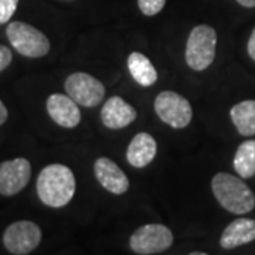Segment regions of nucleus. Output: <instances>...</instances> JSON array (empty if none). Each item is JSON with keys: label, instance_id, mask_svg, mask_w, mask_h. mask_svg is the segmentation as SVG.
<instances>
[{"label": "nucleus", "instance_id": "1", "mask_svg": "<svg viewBox=\"0 0 255 255\" xmlns=\"http://www.w3.org/2000/svg\"><path fill=\"white\" fill-rule=\"evenodd\" d=\"M37 193L48 207L60 209L67 206L75 193L73 170L60 163L46 166L37 177Z\"/></svg>", "mask_w": 255, "mask_h": 255}, {"label": "nucleus", "instance_id": "2", "mask_svg": "<svg viewBox=\"0 0 255 255\" xmlns=\"http://www.w3.org/2000/svg\"><path fill=\"white\" fill-rule=\"evenodd\" d=\"M216 200L233 214H247L255 207V196L240 177L230 173H217L211 180Z\"/></svg>", "mask_w": 255, "mask_h": 255}, {"label": "nucleus", "instance_id": "3", "mask_svg": "<svg viewBox=\"0 0 255 255\" xmlns=\"http://www.w3.org/2000/svg\"><path fill=\"white\" fill-rule=\"evenodd\" d=\"M216 47H217V33L216 30L207 26L200 24L196 26L190 31L186 46V63L194 71H203L209 68L216 57Z\"/></svg>", "mask_w": 255, "mask_h": 255}, {"label": "nucleus", "instance_id": "4", "mask_svg": "<svg viewBox=\"0 0 255 255\" xmlns=\"http://www.w3.org/2000/svg\"><path fill=\"white\" fill-rule=\"evenodd\" d=\"M6 34L13 48L28 58H40L48 54L50 41L44 33L23 21H13L6 28Z\"/></svg>", "mask_w": 255, "mask_h": 255}, {"label": "nucleus", "instance_id": "5", "mask_svg": "<svg viewBox=\"0 0 255 255\" xmlns=\"http://www.w3.org/2000/svg\"><path fill=\"white\" fill-rule=\"evenodd\" d=\"M173 244V234L163 224H146L130 236L129 246L135 254H160Z\"/></svg>", "mask_w": 255, "mask_h": 255}, {"label": "nucleus", "instance_id": "6", "mask_svg": "<svg viewBox=\"0 0 255 255\" xmlns=\"http://www.w3.org/2000/svg\"><path fill=\"white\" fill-rule=\"evenodd\" d=\"M155 111L160 121L174 129L186 128L193 118L190 102L173 91H163L156 97Z\"/></svg>", "mask_w": 255, "mask_h": 255}, {"label": "nucleus", "instance_id": "7", "mask_svg": "<svg viewBox=\"0 0 255 255\" xmlns=\"http://www.w3.org/2000/svg\"><path fill=\"white\" fill-rule=\"evenodd\" d=\"M65 91L78 105L92 108L100 105L105 97L104 84L85 73H74L65 80Z\"/></svg>", "mask_w": 255, "mask_h": 255}, {"label": "nucleus", "instance_id": "8", "mask_svg": "<svg viewBox=\"0 0 255 255\" xmlns=\"http://www.w3.org/2000/svg\"><path fill=\"white\" fill-rule=\"evenodd\" d=\"M41 241V230L33 221H16L6 228L3 244L14 255L30 254Z\"/></svg>", "mask_w": 255, "mask_h": 255}, {"label": "nucleus", "instance_id": "9", "mask_svg": "<svg viewBox=\"0 0 255 255\" xmlns=\"http://www.w3.org/2000/svg\"><path fill=\"white\" fill-rule=\"evenodd\" d=\"M31 164L24 157L4 160L0 163V194L14 196L27 186Z\"/></svg>", "mask_w": 255, "mask_h": 255}, {"label": "nucleus", "instance_id": "10", "mask_svg": "<svg viewBox=\"0 0 255 255\" xmlns=\"http://www.w3.org/2000/svg\"><path fill=\"white\" fill-rule=\"evenodd\" d=\"M47 112L57 125L63 128H75L81 122L78 104L67 94H53L47 100Z\"/></svg>", "mask_w": 255, "mask_h": 255}, {"label": "nucleus", "instance_id": "11", "mask_svg": "<svg viewBox=\"0 0 255 255\" xmlns=\"http://www.w3.org/2000/svg\"><path fill=\"white\" fill-rule=\"evenodd\" d=\"M94 173L101 186L112 194H124L129 189V179L124 170L108 157H100L94 164Z\"/></svg>", "mask_w": 255, "mask_h": 255}, {"label": "nucleus", "instance_id": "12", "mask_svg": "<svg viewBox=\"0 0 255 255\" xmlns=\"http://www.w3.org/2000/svg\"><path fill=\"white\" fill-rule=\"evenodd\" d=\"M136 119V110L121 97H111L102 107L101 121L110 129H122Z\"/></svg>", "mask_w": 255, "mask_h": 255}, {"label": "nucleus", "instance_id": "13", "mask_svg": "<svg viewBox=\"0 0 255 255\" xmlns=\"http://www.w3.org/2000/svg\"><path fill=\"white\" fill-rule=\"evenodd\" d=\"M157 152V143L155 137L146 132H140L130 140L128 146L127 159L130 166L142 169L155 159Z\"/></svg>", "mask_w": 255, "mask_h": 255}, {"label": "nucleus", "instance_id": "14", "mask_svg": "<svg viewBox=\"0 0 255 255\" xmlns=\"http://www.w3.org/2000/svg\"><path fill=\"white\" fill-rule=\"evenodd\" d=\"M255 240V220L241 219L234 220L228 224L223 236L220 238V246L224 250H234L237 247L246 246Z\"/></svg>", "mask_w": 255, "mask_h": 255}, {"label": "nucleus", "instance_id": "15", "mask_svg": "<svg viewBox=\"0 0 255 255\" xmlns=\"http://www.w3.org/2000/svg\"><path fill=\"white\" fill-rule=\"evenodd\" d=\"M128 68L132 78L140 87H152L157 81V71L150 60L142 53H130L128 57Z\"/></svg>", "mask_w": 255, "mask_h": 255}, {"label": "nucleus", "instance_id": "16", "mask_svg": "<svg viewBox=\"0 0 255 255\" xmlns=\"http://www.w3.org/2000/svg\"><path fill=\"white\" fill-rule=\"evenodd\" d=\"M230 117L236 125L240 135L253 136L255 135V101L248 100L238 102L230 111Z\"/></svg>", "mask_w": 255, "mask_h": 255}, {"label": "nucleus", "instance_id": "17", "mask_svg": "<svg viewBox=\"0 0 255 255\" xmlns=\"http://www.w3.org/2000/svg\"><path fill=\"white\" fill-rule=\"evenodd\" d=\"M234 170L243 179H250L255 174V139H248L238 146L234 156Z\"/></svg>", "mask_w": 255, "mask_h": 255}, {"label": "nucleus", "instance_id": "18", "mask_svg": "<svg viewBox=\"0 0 255 255\" xmlns=\"http://www.w3.org/2000/svg\"><path fill=\"white\" fill-rule=\"evenodd\" d=\"M166 0H137V6L145 16H155L162 11Z\"/></svg>", "mask_w": 255, "mask_h": 255}, {"label": "nucleus", "instance_id": "19", "mask_svg": "<svg viewBox=\"0 0 255 255\" xmlns=\"http://www.w3.org/2000/svg\"><path fill=\"white\" fill-rule=\"evenodd\" d=\"M18 0H0V24L7 23L17 9Z\"/></svg>", "mask_w": 255, "mask_h": 255}, {"label": "nucleus", "instance_id": "20", "mask_svg": "<svg viewBox=\"0 0 255 255\" xmlns=\"http://www.w3.org/2000/svg\"><path fill=\"white\" fill-rule=\"evenodd\" d=\"M11 60H13V55H11L9 47L0 44V73L9 67Z\"/></svg>", "mask_w": 255, "mask_h": 255}, {"label": "nucleus", "instance_id": "21", "mask_svg": "<svg viewBox=\"0 0 255 255\" xmlns=\"http://www.w3.org/2000/svg\"><path fill=\"white\" fill-rule=\"evenodd\" d=\"M247 48H248V54H250V57L255 61V28L254 31H253V34H251V37H250V40H248V46H247Z\"/></svg>", "mask_w": 255, "mask_h": 255}, {"label": "nucleus", "instance_id": "22", "mask_svg": "<svg viewBox=\"0 0 255 255\" xmlns=\"http://www.w3.org/2000/svg\"><path fill=\"white\" fill-rule=\"evenodd\" d=\"M7 117H9L7 108H6V107H4V104L0 101V125H3V124L7 121Z\"/></svg>", "mask_w": 255, "mask_h": 255}, {"label": "nucleus", "instance_id": "23", "mask_svg": "<svg viewBox=\"0 0 255 255\" xmlns=\"http://www.w3.org/2000/svg\"><path fill=\"white\" fill-rule=\"evenodd\" d=\"M238 3L244 7H248V9H253L255 7V0H237Z\"/></svg>", "mask_w": 255, "mask_h": 255}, {"label": "nucleus", "instance_id": "24", "mask_svg": "<svg viewBox=\"0 0 255 255\" xmlns=\"http://www.w3.org/2000/svg\"><path fill=\"white\" fill-rule=\"evenodd\" d=\"M191 255H206V253H191Z\"/></svg>", "mask_w": 255, "mask_h": 255}]
</instances>
